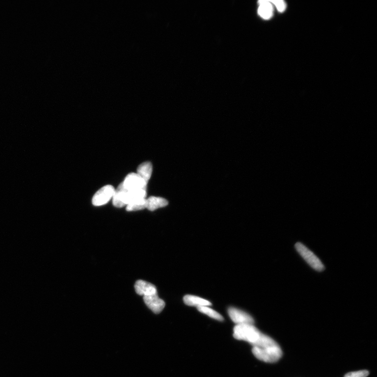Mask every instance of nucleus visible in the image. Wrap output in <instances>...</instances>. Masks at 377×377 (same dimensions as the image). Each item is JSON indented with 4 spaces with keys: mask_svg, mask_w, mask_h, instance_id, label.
I'll use <instances>...</instances> for the list:
<instances>
[{
    "mask_svg": "<svg viewBox=\"0 0 377 377\" xmlns=\"http://www.w3.org/2000/svg\"><path fill=\"white\" fill-rule=\"evenodd\" d=\"M147 209L151 211L166 207L168 205V201L166 199L161 197H150L147 199Z\"/></svg>",
    "mask_w": 377,
    "mask_h": 377,
    "instance_id": "f8f14e48",
    "label": "nucleus"
},
{
    "mask_svg": "<svg viewBox=\"0 0 377 377\" xmlns=\"http://www.w3.org/2000/svg\"><path fill=\"white\" fill-rule=\"evenodd\" d=\"M369 374L368 371L363 370L348 373L344 377H367Z\"/></svg>",
    "mask_w": 377,
    "mask_h": 377,
    "instance_id": "2eb2a0df",
    "label": "nucleus"
},
{
    "mask_svg": "<svg viewBox=\"0 0 377 377\" xmlns=\"http://www.w3.org/2000/svg\"><path fill=\"white\" fill-rule=\"evenodd\" d=\"M197 309L199 312L206 314L211 318L220 321L224 320L223 316L220 313H218L208 306H199L197 307Z\"/></svg>",
    "mask_w": 377,
    "mask_h": 377,
    "instance_id": "4468645a",
    "label": "nucleus"
},
{
    "mask_svg": "<svg viewBox=\"0 0 377 377\" xmlns=\"http://www.w3.org/2000/svg\"><path fill=\"white\" fill-rule=\"evenodd\" d=\"M252 352L258 359L269 363H276L283 356L282 350L277 343L261 348L253 347Z\"/></svg>",
    "mask_w": 377,
    "mask_h": 377,
    "instance_id": "f03ea898",
    "label": "nucleus"
},
{
    "mask_svg": "<svg viewBox=\"0 0 377 377\" xmlns=\"http://www.w3.org/2000/svg\"><path fill=\"white\" fill-rule=\"evenodd\" d=\"M143 299L147 306L155 314L160 313L165 306L164 301L158 297V293L144 296Z\"/></svg>",
    "mask_w": 377,
    "mask_h": 377,
    "instance_id": "0eeeda50",
    "label": "nucleus"
},
{
    "mask_svg": "<svg viewBox=\"0 0 377 377\" xmlns=\"http://www.w3.org/2000/svg\"><path fill=\"white\" fill-rule=\"evenodd\" d=\"M153 165L150 162H145L141 164L137 170V174L145 181L147 184L152 176Z\"/></svg>",
    "mask_w": 377,
    "mask_h": 377,
    "instance_id": "9d476101",
    "label": "nucleus"
},
{
    "mask_svg": "<svg viewBox=\"0 0 377 377\" xmlns=\"http://www.w3.org/2000/svg\"><path fill=\"white\" fill-rule=\"evenodd\" d=\"M270 2L274 4L278 11L280 12H283L285 10V4L282 0H275V1H271Z\"/></svg>",
    "mask_w": 377,
    "mask_h": 377,
    "instance_id": "dca6fc26",
    "label": "nucleus"
},
{
    "mask_svg": "<svg viewBox=\"0 0 377 377\" xmlns=\"http://www.w3.org/2000/svg\"><path fill=\"white\" fill-rule=\"evenodd\" d=\"M259 3V7L258 12L260 17L265 20L271 18L273 13L272 3L268 1H260Z\"/></svg>",
    "mask_w": 377,
    "mask_h": 377,
    "instance_id": "9b49d317",
    "label": "nucleus"
},
{
    "mask_svg": "<svg viewBox=\"0 0 377 377\" xmlns=\"http://www.w3.org/2000/svg\"><path fill=\"white\" fill-rule=\"evenodd\" d=\"M136 292L140 296H149L157 293L156 286L144 281H138L135 284Z\"/></svg>",
    "mask_w": 377,
    "mask_h": 377,
    "instance_id": "6e6552de",
    "label": "nucleus"
},
{
    "mask_svg": "<svg viewBox=\"0 0 377 377\" xmlns=\"http://www.w3.org/2000/svg\"><path fill=\"white\" fill-rule=\"evenodd\" d=\"M184 303L188 306L199 307L208 306L212 305V304L210 301L192 295H186L184 298Z\"/></svg>",
    "mask_w": 377,
    "mask_h": 377,
    "instance_id": "1a4fd4ad",
    "label": "nucleus"
},
{
    "mask_svg": "<svg viewBox=\"0 0 377 377\" xmlns=\"http://www.w3.org/2000/svg\"><path fill=\"white\" fill-rule=\"evenodd\" d=\"M147 185L145 181L143 180L137 173H131L125 178L123 182L119 186L126 191H134L147 189Z\"/></svg>",
    "mask_w": 377,
    "mask_h": 377,
    "instance_id": "20e7f679",
    "label": "nucleus"
},
{
    "mask_svg": "<svg viewBox=\"0 0 377 377\" xmlns=\"http://www.w3.org/2000/svg\"><path fill=\"white\" fill-rule=\"evenodd\" d=\"M295 247L302 257L313 269L319 271H322L324 269L323 264L320 259L304 244L301 243H297L295 245Z\"/></svg>",
    "mask_w": 377,
    "mask_h": 377,
    "instance_id": "7ed1b4c3",
    "label": "nucleus"
},
{
    "mask_svg": "<svg viewBox=\"0 0 377 377\" xmlns=\"http://www.w3.org/2000/svg\"><path fill=\"white\" fill-rule=\"evenodd\" d=\"M261 334L253 324H240L234 328V337L237 340L246 341L252 346L258 341Z\"/></svg>",
    "mask_w": 377,
    "mask_h": 377,
    "instance_id": "f257e3e1",
    "label": "nucleus"
},
{
    "mask_svg": "<svg viewBox=\"0 0 377 377\" xmlns=\"http://www.w3.org/2000/svg\"><path fill=\"white\" fill-rule=\"evenodd\" d=\"M147 199H141L138 200H135L129 203L127 205L126 210L132 212V211H137L139 210H141L147 208Z\"/></svg>",
    "mask_w": 377,
    "mask_h": 377,
    "instance_id": "ddd939ff",
    "label": "nucleus"
},
{
    "mask_svg": "<svg viewBox=\"0 0 377 377\" xmlns=\"http://www.w3.org/2000/svg\"><path fill=\"white\" fill-rule=\"evenodd\" d=\"M115 188L112 186L107 185L100 188L94 195L93 203L94 206H101L107 203L113 198Z\"/></svg>",
    "mask_w": 377,
    "mask_h": 377,
    "instance_id": "39448f33",
    "label": "nucleus"
},
{
    "mask_svg": "<svg viewBox=\"0 0 377 377\" xmlns=\"http://www.w3.org/2000/svg\"><path fill=\"white\" fill-rule=\"evenodd\" d=\"M228 314L232 321L237 325L254 323V320L250 315L236 307H230L228 309Z\"/></svg>",
    "mask_w": 377,
    "mask_h": 377,
    "instance_id": "423d86ee",
    "label": "nucleus"
}]
</instances>
